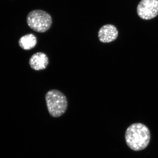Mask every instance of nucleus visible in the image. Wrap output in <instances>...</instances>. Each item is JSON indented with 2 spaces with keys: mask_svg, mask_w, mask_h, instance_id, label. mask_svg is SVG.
Here are the masks:
<instances>
[{
  "mask_svg": "<svg viewBox=\"0 0 158 158\" xmlns=\"http://www.w3.org/2000/svg\"><path fill=\"white\" fill-rule=\"evenodd\" d=\"M137 10L138 16L142 19H152L158 15V0H141Z\"/></svg>",
  "mask_w": 158,
  "mask_h": 158,
  "instance_id": "4",
  "label": "nucleus"
},
{
  "mask_svg": "<svg viewBox=\"0 0 158 158\" xmlns=\"http://www.w3.org/2000/svg\"><path fill=\"white\" fill-rule=\"evenodd\" d=\"M28 25L32 30L39 33H44L50 28L52 19L50 15L40 9L29 12L27 17Z\"/></svg>",
  "mask_w": 158,
  "mask_h": 158,
  "instance_id": "3",
  "label": "nucleus"
},
{
  "mask_svg": "<svg viewBox=\"0 0 158 158\" xmlns=\"http://www.w3.org/2000/svg\"><path fill=\"white\" fill-rule=\"evenodd\" d=\"M127 144L135 151L142 150L147 147L150 140V132L148 128L141 123L131 125L125 133Z\"/></svg>",
  "mask_w": 158,
  "mask_h": 158,
  "instance_id": "1",
  "label": "nucleus"
},
{
  "mask_svg": "<svg viewBox=\"0 0 158 158\" xmlns=\"http://www.w3.org/2000/svg\"><path fill=\"white\" fill-rule=\"evenodd\" d=\"M45 100L49 113L52 117H60L67 110V98L59 90H49L46 94Z\"/></svg>",
  "mask_w": 158,
  "mask_h": 158,
  "instance_id": "2",
  "label": "nucleus"
},
{
  "mask_svg": "<svg viewBox=\"0 0 158 158\" xmlns=\"http://www.w3.org/2000/svg\"><path fill=\"white\" fill-rule=\"evenodd\" d=\"M37 43V40L34 34H27L21 37L19 44L22 48L26 50L31 49L35 47Z\"/></svg>",
  "mask_w": 158,
  "mask_h": 158,
  "instance_id": "7",
  "label": "nucleus"
},
{
  "mask_svg": "<svg viewBox=\"0 0 158 158\" xmlns=\"http://www.w3.org/2000/svg\"><path fill=\"white\" fill-rule=\"evenodd\" d=\"M118 36V31L115 26L112 24L105 25L98 32L100 41L103 43L113 42Z\"/></svg>",
  "mask_w": 158,
  "mask_h": 158,
  "instance_id": "5",
  "label": "nucleus"
},
{
  "mask_svg": "<svg viewBox=\"0 0 158 158\" xmlns=\"http://www.w3.org/2000/svg\"><path fill=\"white\" fill-rule=\"evenodd\" d=\"M49 63L48 58L44 53L37 52L34 54L29 60V64L35 70H44Z\"/></svg>",
  "mask_w": 158,
  "mask_h": 158,
  "instance_id": "6",
  "label": "nucleus"
}]
</instances>
